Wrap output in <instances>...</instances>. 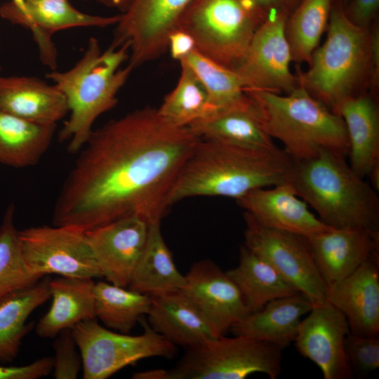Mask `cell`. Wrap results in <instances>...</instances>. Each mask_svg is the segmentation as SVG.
Here are the masks:
<instances>
[{"instance_id": "cell-1", "label": "cell", "mask_w": 379, "mask_h": 379, "mask_svg": "<svg viewBox=\"0 0 379 379\" xmlns=\"http://www.w3.org/2000/svg\"><path fill=\"white\" fill-rule=\"evenodd\" d=\"M200 138L149 107L93 131L59 193L53 225L86 232L129 215L161 222Z\"/></svg>"}, {"instance_id": "cell-2", "label": "cell", "mask_w": 379, "mask_h": 379, "mask_svg": "<svg viewBox=\"0 0 379 379\" xmlns=\"http://www.w3.org/2000/svg\"><path fill=\"white\" fill-rule=\"evenodd\" d=\"M295 161L278 147L253 148L201 138L169 196L171 206L198 196L242 197L289 182Z\"/></svg>"}, {"instance_id": "cell-3", "label": "cell", "mask_w": 379, "mask_h": 379, "mask_svg": "<svg viewBox=\"0 0 379 379\" xmlns=\"http://www.w3.org/2000/svg\"><path fill=\"white\" fill-rule=\"evenodd\" d=\"M128 56V45H109L102 51L98 40L91 37L73 67L46 74L65 95L70 112L58 135L60 141L69 142V152L80 151L89 139L95 120L117 105V95L133 70L128 65L121 67Z\"/></svg>"}, {"instance_id": "cell-4", "label": "cell", "mask_w": 379, "mask_h": 379, "mask_svg": "<svg viewBox=\"0 0 379 379\" xmlns=\"http://www.w3.org/2000/svg\"><path fill=\"white\" fill-rule=\"evenodd\" d=\"M289 182L326 225L379 230V197L345 158L323 150L295 161Z\"/></svg>"}, {"instance_id": "cell-5", "label": "cell", "mask_w": 379, "mask_h": 379, "mask_svg": "<svg viewBox=\"0 0 379 379\" xmlns=\"http://www.w3.org/2000/svg\"><path fill=\"white\" fill-rule=\"evenodd\" d=\"M266 133L279 140L295 161L307 159L327 150L345 158L349 140L340 116L329 109L305 88L288 94L248 89Z\"/></svg>"}, {"instance_id": "cell-6", "label": "cell", "mask_w": 379, "mask_h": 379, "mask_svg": "<svg viewBox=\"0 0 379 379\" xmlns=\"http://www.w3.org/2000/svg\"><path fill=\"white\" fill-rule=\"evenodd\" d=\"M327 31L324 43L312 55L308 69L298 71L297 79L300 86L334 112L340 103L361 93V86L371 81V32L352 23L337 0H333Z\"/></svg>"}, {"instance_id": "cell-7", "label": "cell", "mask_w": 379, "mask_h": 379, "mask_svg": "<svg viewBox=\"0 0 379 379\" xmlns=\"http://www.w3.org/2000/svg\"><path fill=\"white\" fill-rule=\"evenodd\" d=\"M267 15L254 0H192L176 29L193 38L201 54L234 70Z\"/></svg>"}, {"instance_id": "cell-8", "label": "cell", "mask_w": 379, "mask_h": 379, "mask_svg": "<svg viewBox=\"0 0 379 379\" xmlns=\"http://www.w3.org/2000/svg\"><path fill=\"white\" fill-rule=\"evenodd\" d=\"M282 349L266 341L224 335L187 348L168 379H244L255 373L277 378Z\"/></svg>"}, {"instance_id": "cell-9", "label": "cell", "mask_w": 379, "mask_h": 379, "mask_svg": "<svg viewBox=\"0 0 379 379\" xmlns=\"http://www.w3.org/2000/svg\"><path fill=\"white\" fill-rule=\"evenodd\" d=\"M138 335L114 332L95 319L82 321L71 330L82 360L84 379H106L140 360L160 357L173 358L177 346L142 321Z\"/></svg>"}, {"instance_id": "cell-10", "label": "cell", "mask_w": 379, "mask_h": 379, "mask_svg": "<svg viewBox=\"0 0 379 379\" xmlns=\"http://www.w3.org/2000/svg\"><path fill=\"white\" fill-rule=\"evenodd\" d=\"M28 270L44 277H103L85 232L66 226H37L18 230Z\"/></svg>"}, {"instance_id": "cell-11", "label": "cell", "mask_w": 379, "mask_h": 379, "mask_svg": "<svg viewBox=\"0 0 379 379\" xmlns=\"http://www.w3.org/2000/svg\"><path fill=\"white\" fill-rule=\"evenodd\" d=\"M245 246L268 262L313 305L326 302L327 285L305 237L265 227L244 213Z\"/></svg>"}, {"instance_id": "cell-12", "label": "cell", "mask_w": 379, "mask_h": 379, "mask_svg": "<svg viewBox=\"0 0 379 379\" xmlns=\"http://www.w3.org/2000/svg\"><path fill=\"white\" fill-rule=\"evenodd\" d=\"M192 0H133L120 14L110 45L126 44L133 69L164 55L169 35Z\"/></svg>"}, {"instance_id": "cell-13", "label": "cell", "mask_w": 379, "mask_h": 379, "mask_svg": "<svg viewBox=\"0 0 379 379\" xmlns=\"http://www.w3.org/2000/svg\"><path fill=\"white\" fill-rule=\"evenodd\" d=\"M289 14L271 11L255 31L248 48L238 67L244 91L260 90L288 94L298 85L292 74V60L285 25Z\"/></svg>"}, {"instance_id": "cell-14", "label": "cell", "mask_w": 379, "mask_h": 379, "mask_svg": "<svg viewBox=\"0 0 379 379\" xmlns=\"http://www.w3.org/2000/svg\"><path fill=\"white\" fill-rule=\"evenodd\" d=\"M301 320L295 345L321 371L325 379H350L354 373L345 351L350 333L344 314L328 302L313 305Z\"/></svg>"}, {"instance_id": "cell-15", "label": "cell", "mask_w": 379, "mask_h": 379, "mask_svg": "<svg viewBox=\"0 0 379 379\" xmlns=\"http://www.w3.org/2000/svg\"><path fill=\"white\" fill-rule=\"evenodd\" d=\"M149 224L138 215L124 217L85 232L107 281L128 287L145 249Z\"/></svg>"}, {"instance_id": "cell-16", "label": "cell", "mask_w": 379, "mask_h": 379, "mask_svg": "<svg viewBox=\"0 0 379 379\" xmlns=\"http://www.w3.org/2000/svg\"><path fill=\"white\" fill-rule=\"evenodd\" d=\"M185 278L181 291L218 336L250 314L237 287L213 262L204 260L193 264Z\"/></svg>"}, {"instance_id": "cell-17", "label": "cell", "mask_w": 379, "mask_h": 379, "mask_svg": "<svg viewBox=\"0 0 379 379\" xmlns=\"http://www.w3.org/2000/svg\"><path fill=\"white\" fill-rule=\"evenodd\" d=\"M327 286L347 277L373 256H379V230L329 229L305 237Z\"/></svg>"}, {"instance_id": "cell-18", "label": "cell", "mask_w": 379, "mask_h": 379, "mask_svg": "<svg viewBox=\"0 0 379 379\" xmlns=\"http://www.w3.org/2000/svg\"><path fill=\"white\" fill-rule=\"evenodd\" d=\"M379 256H373L343 279L327 286L326 301L345 317L350 332L379 333Z\"/></svg>"}, {"instance_id": "cell-19", "label": "cell", "mask_w": 379, "mask_h": 379, "mask_svg": "<svg viewBox=\"0 0 379 379\" xmlns=\"http://www.w3.org/2000/svg\"><path fill=\"white\" fill-rule=\"evenodd\" d=\"M236 201L245 213L267 227L303 237L331 227L309 210L289 182L255 189Z\"/></svg>"}, {"instance_id": "cell-20", "label": "cell", "mask_w": 379, "mask_h": 379, "mask_svg": "<svg viewBox=\"0 0 379 379\" xmlns=\"http://www.w3.org/2000/svg\"><path fill=\"white\" fill-rule=\"evenodd\" d=\"M26 6L25 15L13 16L8 20L32 32L41 61L52 70L58 64V51L52 39L55 32L72 27H106L115 25L120 18V14L100 16L81 12L67 0H28Z\"/></svg>"}, {"instance_id": "cell-21", "label": "cell", "mask_w": 379, "mask_h": 379, "mask_svg": "<svg viewBox=\"0 0 379 379\" xmlns=\"http://www.w3.org/2000/svg\"><path fill=\"white\" fill-rule=\"evenodd\" d=\"M0 111L44 125H56L69 112L53 84L32 77H0Z\"/></svg>"}, {"instance_id": "cell-22", "label": "cell", "mask_w": 379, "mask_h": 379, "mask_svg": "<svg viewBox=\"0 0 379 379\" xmlns=\"http://www.w3.org/2000/svg\"><path fill=\"white\" fill-rule=\"evenodd\" d=\"M147 315L149 326L176 346L189 348L220 337L181 291L151 297Z\"/></svg>"}, {"instance_id": "cell-23", "label": "cell", "mask_w": 379, "mask_h": 379, "mask_svg": "<svg viewBox=\"0 0 379 379\" xmlns=\"http://www.w3.org/2000/svg\"><path fill=\"white\" fill-rule=\"evenodd\" d=\"M343 119L349 140L350 166L364 178L379 165V109L364 93L343 100L335 112Z\"/></svg>"}, {"instance_id": "cell-24", "label": "cell", "mask_w": 379, "mask_h": 379, "mask_svg": "<svg viewBox=\"0 0 379 379\" xmlns=\"http://www.w3.org/2000/svg\"><path fill=\"white\" fill-rule=\"evenodd\" d=\"M313 307L301 293L277 298L231 328L234 335L266 341L282 350L295 340L302 317Z\"/></svg>"}, {"instance_id": "cell-25", "label": "cell", "mask_w": 379, "mask_h": 379, "mask_svg": "<svg viewBox=\"0 0 379 379\" xmlns=\"http://www.w3.org/2000/svg\"><path fill=\"white\" fill-rule=\"evenodd\" d=\"M95 281L91 278L59 277L49 281L52 302L39 320L35 333L42 338H55L78 323L95 319Z\"/></svg>"}, {"instance_id": "cell-26", "label": "cell", "mask_w": 379, "mask_h": 379, "mask_svg": "<svg viewBox=\"0 0 379 379\" xmlns=\"http://www.w3.org/2000/svg\"><path fill=\"white\" fill-rule=\"evenodd\" d=\"M233 106L214 111L189 127L202 138L253 148L276 147L264 130L251 98Z\"/></svg>"}, {"instance_id": "cell-27", "label": "cell", "mask_w": 379, "mask_h": 379, "mask_svg": "<svg viewBox=\"0 0 379 379\" xmlns=\"http://www.w3.org/2000/svg\"><path fill=\"white\" fill-rule=\"evenodd\" d=\"M160 224L149 225L145 249L128 286L150 297L181 291L185 283V275L177 269L165 243Z\"/></svg>"}, {"instance_id": "cell-28", "label": "cell", "mask_w": 379, "mask_h": 379, "mask_svg": "<svg viewBox=\"0 0 379 379\" xmlns=\"http://www.w3.org/2000/svg\"><path fill=\"white\" fill-rule=\"evenodd\" d=\"M225 273L237 287L250 313L262 309L270 301L300 293L245 245L241 247L238 265Z\"/></svg>"}, {"instance_id": "cell-29", "label": "cell", "mask_w": 379, "mask_h": 379, "mask_svg": "<svg viewBox=\"0 0 379 379\" xmlns=\"http://www.w3.org/2000/svg\"><path fill=\"white\" fill-rule=\"evenodd\" d=\"M50 278L15 290L0 300V361L12 362L30 329L26 324L31 314L51 298Z\"/></svg>"}, {"instance_id": "cell-30", "label": "cell", "mask_w": 379, "mask_h": 379, "mask_svg": "<svg viewBox=\"0 0 379 379\" xmlns=\"http://www.w3.org/2000/svg\"><path fill=\"white\" fill-rule=\"evenodd\" d=\"M55 127L0 111V164L15 168L36 164L50 146Z\"/></svg>"}, {"instance_id": "cell-31", "label": "cell", "mask_w": 379, "mask_h": 379, "mask_svg": "<svg viewBox=\"0 0 379 379\" xmlns=\"http://www.w3.org/2000/svg\"><path fill=\"white\" fill-rule=\"evenodd\" d=\"M95 314L109 329L128 333L147 314L151 297L109 281L94 286Z\"/></svg>"}, {"instance_id": "cell-32", "label": "cell", "mask_w": 379, "mask_h": 379, "mask_svg": "<svg viewBox=\"0 0 379 379\" xmlns=\"http://www.w3.org/2000/svg\"><path fill=\"white\" fill-rule=\"evenodd\" d=\"M333 0H300L288 15L285 32L292 60L310 63L327 28Z\"/></svg>"}, {"instance_id": "cell-33", "label": "cell", "mask_w": 379, "mask_h": 379, "mask_svg": "<svg viewBox=\"0 0 379 379\" xmlns=\"http://www.w3.org/2000/svg\"><path fill=\"white\" fill-rule=\"evenodd\" d=\"M180 74L175 88L165 97L159 113L171 122L189 126L213 113L207 93L193 71L179 62Z\"/></svg>"}, {"instance_id": "cell-34", "label": "cell", "mask_w": 379, "mask_h": 379, "mask_svg": "<svg viewBox=\"0 0 379 379\" xmlns=\"http://www.w3.org/2000/svg\"><path fill=\"white\" fill-rule=\"evenodd\" d=\"M179 62H185L204 87L211 105L215 110L227 108L246 98L238 73L201 54L197 50Z\"/></svg>"}, {"instance_id": "cell-35", "label": "cell", "mask_w": 379, "mask_h": 379, "mask_svg": "<svg viewBox=\"0 0 379 379\" xmlns=\"http://www.w3.org/2000/svg\"><path fill=\"white\" fill-rule=\"evenodd\" d=\"M14 215L15 206L11 204L7 207L0 226V300L44 277L30 272L25 265Z\"/></svg>"}, {"instance_id": "cell-36", "label": "cell", "mask_w": 379, "mask_h": 379, "mask_svg": "<svg viewBox=\"0 0 379 379\" xmlns=\"http://www.w3.org/2000/svg\"><path fill=\"white\" fill-rule=\"evenodd\" d=\"M345 351L353 373L364 375L379 367L378 336H364L350 332L345 340Z\"/></svg>"}, {"instance_id": "cell-37", "label": "cell", "mask_w": 379, "mask_h": 379, "mask_svg": "<svg viewBox=\"0 0 379 379\" xmlns=\"http://www.w3.org/2000/svg\"><path fill=\"white\" fill-rule=\"evenodd\" d=\"M53 348L52 371L54 378H77L82 368V360L71 329L63 330L55 338Z\"/></svg>"}, {"instance_id": "cell-38", "label": "cell", "mask_w": 379, "mask_h": 379, "mask_svg": "<svg viewBox=\"0 0 379 379\" xmlns=\"http://www.w3.org/2000/svg\"><path fill=\"white\" fill-rule=\"evenodd\" d=\"M379 0H350L344 8L347 18L354 25L370 29L376 17Z\"/></svg>"}, {"instance_id": "cell-39", "label": "cell", "mask_w": 379, "mask_h": 379, "mask_svg": "<svg viewBox=\"0 0 379 379\" xmlns=\"http://www.w3.org/2000/svg\"><path fill=\"white\" fill-rule=\"evenodd\" d=\"M173 59L178 62L195 48L193 38L186 32L179 29L171 33L168 38V49Z\"/></svg>"}, {"instance_id": "cell-40", "label": "cell", "mask_w": 379, "mask_h": 379, "mask_svg": "<svg viewBox=\"0 0 379 379\" xmlns=\"http://www.w3.org/2000/svg\"><path fill=\"white\" fill-rule=\"evenodd\" d=\"M37 373L34 364L23 366H0V379H34Z\"/></svg>"}, {"instance_id": "cell-41", "label": "cell", "mask_w": 379, "mask_h": 379, "mask_svg": "<svg viewBox=\"0 0 379 379\" xmlns=\"http://www.w3.org/2000/svg\"><path fill=\"white\" fill-rule=\"evenodd\" d=\"M267 13L281 11L290 14L300 0H254Z\"/></svg>"}, {"instance_id": "cell-42", "label": "cell", "mask_w": 379, "mask_h": 379, "mask_svg": "<svg viewBox=\"0 0 379 379\" xmlns=\"http://www.w3.org/2000/svg\"><path fill=\"white\" fill-rule=\"evenodd\" d=\"M27 13L25 0H11V2L2 4L0 6V15L8 19L13 16H24Z\"/></svg>"}, {"instance_id": "cell-43", "label": "cell", "mask_w": 379, "mask_h": 379, "mask_svg": "<svg viewBox=\"0 0 379 379\" xmlns=\"http://www.w3.org/2000/svg\"><path fill=\"white\" fill-rule=\"evenodd\" d=\"M133 378L137 379H168V373L166 370L157 369L135 373Z\"/></svg>"}, {"instance_id": "cell-44", "label": "cell", "mask_w": 379, "mask_h": 379, "mask_svg": "<svg viewBox=\"0 0 379 379\" xmlns=\"http://www.w3.org/2000/svg\"><path fill=\"white\" fill-rule=\"evenodd\" d=\"M101 4L114 8L121 12V13L125 12L133 0H97Z\"/></svg>"}, {"instance_id": "cell-45", "label": "cell", "mask_w": 379, "mask_h": 379, "mask_svg": "<svg viewBox=\"0 0 379 379\" xmlns=\"http://www.w3.org/2000/svg\"><path fill=\"white\" fill-rule=\"evenodd\" d=\"M337 1H339L345 8L348 4L350 0H337Z\"/></svg>"}, {"instance_id": "cell-46", "label": "cell", "mask_w": 379, "mask_h": 379, "mask_svg": "<svg viewBox=\"0 0 379 379\" xmlns=\"http://www.w3.org/2000/svg\"><path fill=\"white\" fill-rule=\"evenodd\" d=\"M25 1H28V0H25Z\"/></svg>"}]
</instances>
